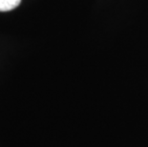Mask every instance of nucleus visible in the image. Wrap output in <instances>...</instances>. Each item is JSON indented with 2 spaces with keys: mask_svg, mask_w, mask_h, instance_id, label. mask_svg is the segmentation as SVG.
Segmentation results:
<instances>
[{
  "mask_svg": "<svg viewBox=\"0 0 148 147\" xmlns=\"http://www.w3.org/2000/svg\"><path fill=\"white\" fill-rule=\"evenodd\" d=\"M21 0H0V12H9L18 7Z\"/></svg>",
  "mask_w": 148,
  "mask_h": 147,
  "instance_id": "1",
  "label": "nucleus"
}]
</instances>
